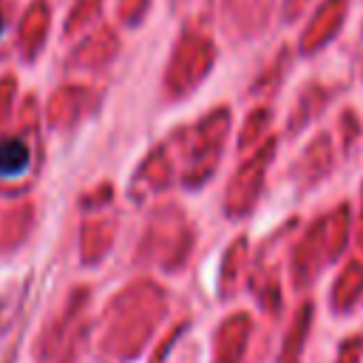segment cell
Returning <instances> with one entry per match:
<instances>
[{
    "label": "cell",
    "mask_w": 363,
    "mask_h": 363,
    "mask_svg": "<svg viewBox=\"0 0 363 363\" xmlns=\"http://www.w3.org/2000/svg\"><path fill=\"white\" fill-rule=\"evenodd\" d=\"M28 167V145L23 139H9L0 145V176H17Z\"/></svg>",
    "instance_id": "1"
},
{
    "label": "cell",
    "mask_w": 363,
    "mask_h": 363,
    "mask_svg": "<svg viewBox=\"0 0 363 363\" xmlns=\"http://www.w3.org/2000/svg\"><path fill=\"white\" fill-rule=\"evenodd\" d=\"M0 34H3V17H0Z\"/></svg>",
    "instance_id": "2"
}]
</instances>
